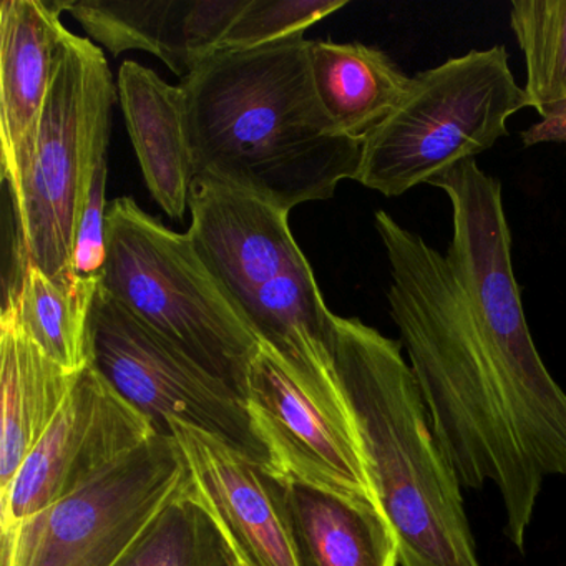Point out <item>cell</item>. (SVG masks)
Listing matches in <instances>:
<instances>
[{
	"instance_id": "obj_1",
	"label": "cell",
	"mask_w": 566,
	"mask_h": 566,
	"mask_svg": "<svg viewBox=\"0 0 566 566\" xmlns=\"http://www.w3.org/2000/svg\"><path fill=\"white\" fill-rule=\"evenodd\" d=\"M430 187L452 207L446 254L387 211L374 217L390 316L460 485L499 489L506 538L523 553L543 479H566V392L526 323L502 185L467 160Z\"/></svg>"
},
{
	"instance_id": "obj_2",
	"label": "cell",
	"mask_w": 566,
	"mask_h": 566,
	"mask_svg": "<svg viewBox=\"0 0 566 566\" xmlns=\"http://www.w3.org/2000/svg\"><path fill=\"white\" fill-rule=\"evenodd\" d=\"M178 87L195 178L290 213L359 174L364 140L339 134L321 107L304 35L221 49Z\"/></svg>"
},
{
	"instance_id": "obj_3",
	"label": "cell",
	"mask_w": 566,
	"mask_h": 566,
	"mask_svg": "<svg viewBox=\"0 0 566 566\" xmlns=\"http://www.w3.org/2000/svg\"><path fill=\"white\" fill-rule=\"evenodd\" d=\"M331 359L400 566H480L462 485L433 436L402 343L336 316Z\"/></svg>"
},
{
	"instance_id": "obj_4",
	"label": "cell",
	"mask_w": 566,
	"mask_h": 566,
	"mask_svg": "<svg viewBox=\"0 0 566 566\" xmlns=\"http://www.w3.org/2000/svg\"><path fill=\"white\" fill-rule=\"evenodd\" d=\"M188 230L198 256L241 319L294 382L354 429L334 376V317L287 223L290 213L195 178Z\"/></svg>"
},
{
	"instance_id": "obj_5",
	"label": "cell",
	"mask_w": 566,
	"mask_h": 566,
	"mask_svg": "<svg viewBox=\"0 0 566 566\" xmlns=\"http://www.w3.org/2000/svg\"><path fill=\"white\" fill-rule=\"evenodd\" d=\"M114 104L104 52L69 32L28 170L18 188H4L11 205L12 263L4 268L2 286H15L28 266L59 286L78 283L72 273L75 228L95 167L107 158Z\"/></svg>"
},
{
	"instance_id": "obj_6",
	"label": "cell",
	"mask_w": 566,
	"mask_h": 566,
	"mask_svg": "<svg viewBox=\"0 0 566 566\" xmlns=\"http://www.w3.org/2000/svg\"><path fill=\"white\" fill-rule=\"evenodd\" d=\"M101 286L247 402L260 340L198 256L190 234L168 230L132 198H117L107 208Z\"/></svg>"
},
{
	"instance_id": "obj_7",
	"label": "cell",
	"mask_w": 566,
	"mask_h": 566,
	"mask_svg": "<svg viewBox=\"0 0 566 566\" xmlns=\"http://www.w3.org/2000/svg\"><path fill=\"white\" fill-rule=\"evenodd\" d=\"M530 107L503 45L470 51L410 78L402 102L366 135L359 181L396 198L430 185L509 135Z\"/></svg>"
},
{
	"instance_id": "obj_8",
	"label": "cell",
	"mask_w": 566,
	"mask_h": 566,
	"mask_svg": "<svg viewBox=\"0 0 566 566\" xmlns=\"http://www.w3.org/2000/svg\"><path fill=\"white\" fill-rule=\"evenodd\" d=\"M88 364L150 420L160 436L184 422L274 469L247 402L138 319L98 284L88 316Z\"/></svg>"
},
{
	"instance_id": "obj_9",
	"label": "cell",
	"mask_w": 566,
	"mask_h": 566,
	"mask_svg": "<svg viewBox=\"0 0 566 566\" xmlns=\"http://www.w3.org/2000/svg\"><path fill=\"white\" fill-rule=\"evenodd\" d=\"M190 482L177 439L157 433L85 489L0 530V566H115Z\"/></svg>"
},
{
	"instance_id": "obj_10",
	"label": "cell",
	"mask_w": 566,
	"mask_h": 566,
	"mask_svg": "<svg viewBox=\"0 0 566 566\" xmlns=\"http://www.w3.org/2000/svg\"><path fill=\"white\" fill-rule=\"evenodd\" d=\"M154 436L150 420L88 364L51 429L0 492V530L85 489Z\"/></svg>"
},
{
	"instance_id": "obj_11",
	"label": "cell",
	"mask_w": 566,
	"mask_h": 566,
	"mask_svg": "<svg viewBox=\"0 0 566 566\" xmlns=\"http://www.w3.org/2000/svg\"><path fill=\"white\" fill-rule=\"evenodd\" d=\"M247 406L274 469L374 500L354 429L321 409L263 346L248 377Z\"/></svg>"
},
{
	"instance_id": "obj_12",
	"label": "cell",
	"mask_w": 566,
	"mask_h": 566,
	"mask_svg": "<svg viewBox=\"0 0 566 566\" xmlns=\"http://www.w3.org/2000/svg\"><path fill=\"white\" fill-rule=\"evenodd\" d=\"M65 0H4L0 4V160L2 184H21L69 31Z\"/></svg>"
},
{
	"instance_id": "obj_13",
	"label": "cell",
	"mask_w": 566,
	"mask_h": 566,
	"mask_svg": "<svg viewBox=\"0 0 566 566\" xmlns=\"http://www.w3.org/2000/svg\"><path fill=\"white\" fill-rule=\"evenodd\" d=\"M297 566H399V546L374 500L264 467Z\"/></svg>"
},
{
	"instance_id": "obj_14",
	"label": "cell",
	"mask_w": 566,
	"mask_h": 566,
	"mask_svg": "<svg viewBox=\"0 0 566 566\" xmlns=\"http://www.w3.org/2000/svg\"><path fill=\"white\" fill-rule=\"evenodd\" d=\"M195 490L213 513L241 563L297 566L264 467L217 437L184 422L170 423Z\"/></svg>"
},
{
	"instance_id": "obj_15",
	"label": "cell",
	"mask_w": 566,
	"mask_h": 566,
	"mask_svg": "<svg viewBox=\"0 0 566 566\" xmlns=\"http://www.w3.org/2000/svg\"><path fill=\"white\" fill-rule=\"evenodd\" d=\"M118 94L148 190L168 217L181 220L195 180L181 88L127 61L118 74Z\"/></svg>"
},
{
	"instance_id": "obj_16",
	"label": "cell",
	"mask_w": 566,
	"mask_h": 566,
	"mask_svg": "<svg viewBox=\"0 0 566 566\" xmlns=\"http://www.w3.org/2000/svg\"><path fill=\"white\" fill-rule=\"evenodd\" d=\"M81 373L45 356L22 333L14 313H0V492L51 429Z\"/></svg>"
},
{
	"instance_id": "obj_17",
	"label": "cell",
	"mask_w": 566,
	"mask_h": 566,
	"mask_svg": "<svg viewBox=\"0 0 566 566\" xmlns=\"http://www.w3.org/2000/svg\"><path fill=\"white\" fill-rule=\"evenodd\" d=\"M310 65L331 124L363 140L402 102L412 78L386 52L359 42L310 41Z\"/></svg>"
},
{
	"instance_id": "obj_18",
	"label": "cell",
	"mask_w": 566,
	"mask_h": 566,
	"mask_svg": "<svg viewBox=\"0 0 566 566\" xmlns=\"http://www.w3.org/2000/svg\"><path fill=\"white\" fill-rule=\"evenodd\" d=\"M97 284L78 281L64 287L28 266L18 290L2 300V313H14L22 333L59 366L81 373L88 366V316Z\"/></svg>"
},
{
	"instance_id": "obj_19",
	"label": "cell",
	"mask_w": 566,
	"mask_h": 566,
	"mask_svg": "<svg viewBox=\"0 0 566 566\" xmlns=\"http://www.w3.org/2000/svg\"><path fill=\"white\" fill-rule=\"evenodd\" d=\"M115 566H240V558L190 482L148 523Z\"/></svg>"
},
{
	"instance_id": "obj_20",
	"label": "cell",
	"mask_w": 566,
	"mask_h": 566,
	"mask_svg": "<svg viewBox=\"0 0 566 566\" xmlns=\"http://www.w3.org/2000/svg\"><path fill=\"white\" fill-rule=\"evenodd\" d=\"M510 25L525 57V94L542 115L566 101V0H515Z\"/></svg>"
},
{
	"instance_id": "obj_21",
	"label": "cell",
	"mask_w": 566,
	"mask_h": 566,
	"mask_svg": "<svg viewBox=\"0 0 566 566\" xmlns=\"http://www.w3.org/2000/svg\"><path fill=\"white\" fill-rule=\"evenodd\" d=\"M248 0H168L158 55L170 71L187 77L221 51Z\"/></svg>"
},
{
	"instance_id": "obj_22",
	"label": "cell",
	"mask_w": 566,
	"mask_h": 566,
	"mask_svg": "<svg viewBox=\"0 0 566 566\" xmlns=\"http://www.w3.org/2000/svg\"><path fill=\"white\" fill-rule=\"evenodd\" d=\"M168 0H65V12L111 54L145 51L158 55Z\"/></svg>"
},
{
	"instance_id": "obj_23",
	"label": "cell",
	"mask_w": 566,
	"mask_h": 566,
	"mask_svg": "<svg viewBox=\"0 0 566 566\" xmlns=\"http://www.w3.org/2000/svg\"><path fill=\"white\" fill-rule=\"evenodd\" d=\"M346 6L347 0H248L221 49L243 51L304 35L311 25Z\"/></svg>"
},
{
	"instance_id": "obj_24",
	"label": "cell",
	"mask_w": 566,
	"mask_h": 566,
	"mask_svg": "<svg viewBox=\"0 0 566 566\" xmlns=\"http://www.w3.org/2000/svg\"><path fill=\"white\" fill-rule=\"evenodd\" d=\"M107 158L95 167L87 200L75 228L72 273L75 280L101 284L107 256Z\"/></svg>"
},
{
	"instance_id": "obj_25",
	"label": "cell",
	"mask_w": 566,
	"mask_h": 566,
	"mask_svg": "<svg viewBox=\"0 0 566 566\" xmlns=\"http://www.w3.org/2000/svg\"><path fill=\"white\" fill-rule=\"evenodd\" d=\"M539 117L542 120L522 132L523 145L525 147L542 144L566 145V101L546 108Z\"/></svg>"
},
{
	"instance_id": "obj_26",
	"label": "cell",
	"mask_w": 566,
	"mask_h": 566,
	"mask_svg": "<svg viewBox=\"0 0 566 566\" xmlns=\"http://www.w3.org/2000/svg\"><path fill=\"white\" fill-rule=\"evenodd\" d=\"M240 566H248V565H244V563H241V562H240Z\"/></svg>"
}]
</instances>
